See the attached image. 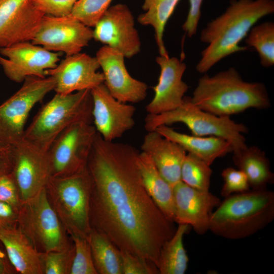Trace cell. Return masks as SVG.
Instances as JSON below:
<instances>
[{
	"label": "cell",
	"instance_id": "23",
	"mask_svg": "<svg viewBox=\"0 0 274 274\" xmlns=\"http://www.w3.org/2000/svg\"><path fill=\"white\" fill-rule=\"evenodd\" d=\"M154 130L210 166L217 158L232 152L231 144L222 138L188 135L178 132L168 125L159 126Z\"/></svg>",
	"mask_w": 274,
	"mask_h": 274
},
{
	"label": "cell",
	"instance_id": "25",
	"mask_svg": "<svg viewBox=\"0 0 274 274\" xmlns=\"http://www.w3.org/2000/svg\"><path fill=\"white\" fill-rule=\"evenodd\" d=\"M233 154L234 164L246 176L251 189H265L273 183L274 175L269 160L258 147L247 146Z\"/></svg>",
	"mask_w": 274,
	"mask_h": 274
},
{
	"label": "cell",
	"instance_id": "30",
	"mask_svg": "<svg viewBox=\"0 0 274 274\" xmlns=\"http://www.w3.org/2000/svg\"><path fill=\"white\" fill-rule=\"evenodd\" d=\"M212 170L210 165L190 154H186L181 169V181L190 187L209 191Z\"/></svg>",
	"mask_w": 274,
	"mask_h": 274
},
{
	"label": "cell",
	"instance_id": "20",
	"mask_svg": "<svg viewBox=\"0 0 274 274\" xmlns=\"http://www.w3.org/2000/svg\"><path fill=\"white\" fill-rule=\"evenodd\" d=\"M156 61L160 72L158 83L153 89L154 95L146 107L148 114H158L179 107L183 102L188 86L182 78L186 64L176 57L159 55Z\"/></svg>",
	"mask_w": 274,
	"mask_h": 274
},
{
	"label": "cell",
	"instance_id": "10",
	"mask_svg": "<svg viewBox=\"0 0 274 274\" xmlns=\"http://www.w3.org/2000/svg\"><path fill=\"white\" fill-rule=\"evenodd\" d=\"M96 133L91 123L83 121L64 129L47 151L51 177H66L85 168Z\"/></svg>",
	"mask_w": 274,
	"mask_h": 274
},
{
	"label": "cell",
	"instance_id": "12",
	"mask_svg": "<svg viewBox=\"0 0 274 274\" xmlns=\"http://www.w3.org/2000/svg\"><path fill=\"white\" fill-rule=\"evenodd\" d=\"M60 52L50 51L31 42H23L0 48V65L11 81L23 82L28 77L44 78L55 67Z\"/></svg>",
	"mask_w": 274,
	"mask_h": 274
},
{
	"label": "cell",
	"instance_id": "1",
	"mask_svg": "<svg viewBox=\"0 0 274 274\" xmlns=\"http://www.w3.org/2000/svg\"><path fill=\"white\" fill-rule=\"evenodd\" d=\"M139 153L133 146L107 141L97 132L87 164L90 225L120 250L158 267L160 250L176 228L144 185Z\"/></svg>",
	"mask_w": 274,
	"mask_h": 274
},
{
	"label": "cell",
	"instance_id": "34",
	"mask_svg": "<svg viewBox=\"0 0 274 274\" xmlns=\"http://www.w3.org/2000/svg\"><path fill=\"white\" fill-rule=\"evenodd\" d=\"M221 176L224 184L221 190V195L224 198L251 189L246 176L238 169L227 167L222 170Z\"/></svg>",
	"mask_w": 274,
	"mask_h": 274
},
{
	"label": "cell",
	"instance_id": "28",
	"mask_svg": "<svg viewBox=\"0 0 274 274\" xmlns=\"http://www.w3.org/2000/svg\"><path fill=\"white\" fill-rule=\"evenodd\" d=\"M87 239L97 274H122L120 250L106 236L91 228Z\"/></svg>",
	"mask_w": 274,
	"mask_h": 274
},
{
	"label": "cell",
	"instance_id": "26",
	"mask_svg": "<svg viewBox=\"0 0 274 274\" xmlns=\"http://www.w3.org/2000/svg\"><path fill=\"white\" fill-rule=\"evenodd\" d=\"M189 227L187 224H179L173 235L162 246L158 264L160 274H184L186 271L189 258L183 238Z\"/></svg>",
	"mask_w": 274,
	"mask_h": 274
},
{
	"label": "cell",
	"instance_id": "7",
	"mask_svg": "<svg viewBox=\"0 0 274 274\" xmlns=\"http://www.w3.org/2000/svg\"><path fill=\"white\" fill-rule=\"evenodd\" d=\"M175 123L186 125L193 135L215 136L226 140L231 144L233 153L247 147L243 135L248 131L246 125L235 122L229 116H218L201 110L192 102L190 97L184 96L182 105L174 110L158 114H148L144 127L150 131L159 126Z\"/></svg>",
	"mask_w": 274,
	"mask_h": 274
},
{
	"label": "cell",
	"instance_id": "40",
	"mask_svg": "<svg viewBox=\"0 0 274 274\" xmlns=\"http://www.w3.org/2000/svg\"><path fill=\"white\" fill-rule=\"evenodd\" d=\"M18 212L9 205L0 201V226L17 225Z\"/></svg>",
	"mask_w": 274,
	"mask_h": 274
},
{
	"label": "cell",
	"instance_id": "6",
	"mask_svg": "<svg viewBox=\"0 0 274 274\" xmlns=\"http://www.w3.org/2000/svg\"><path fill=\"white\" fill-rule=\"evenodd\" d=\"M91 186L87 166L71 176L50 177L47 183L48 199L70 236L88 239L91 231Z\"/></svg>",
	"mask_w": 274,
	"mask_h": 274
},
{
	"label": "cell",
	"instance_id": "3",
	"mask_svg": "<svg viewBox=\"0 0 274 274\" xmlns=\"http://www.w3.org/2000/svg\"><path fill=\"white\" fill-rule=\"evenodd\" d=\"M191 100L201 110L218 116L230 117L249 109L270 106L264 84L245 81L233 67L200 77Z\"/></svg>",
	"mask_w": 274,
	"mask_h": 274
},
{
	"label": "cell",
	"instance_id": "16",
	"mask_svg": "<svg viewBox=\"0 0 274 274\" xmlns=\"http://www.w3.org/2000/svg\"><path fill=\"white\" fill-rule=\"evenodd\" d=\"M12 174L22 202L34 197L51 177L47 152L22 140L16 146Z\"/></svg>",
	"mask_w": 274,
	"mask_h": 274
},
{
	"label": "cell",
	"instance_id": "9",
	"mask_svg": "<svg viewBox=\"0 0 274 274\" xmlns=\"http://www.w3.org/2000/svg\"><path fill=\"white\" fill-rule=\"evenodd\" d=\"M23 82L21 88L0 105V141L15 147L23 140L30 111L56 85L52 76H30Z\"/></svg>",
	"mask_w": 274,
	"mask_h": 274
},
{
	"label": "cell",
	"instance_id": "4",
	"mask_svg": "<svg viewBox=\"0 0 274 274\" xmlns=\"http://www.w3.org/2000/svg\"><path fill=\"white\" fill-rule=\"evenodd\" d=\"M274 219V193L266 188L250 189L226 197L212 213L209 230L232 240L251 236Z\"/></svg>",
	"mask_w": 274,
	"mask_h": 274
},
{
	"label": "cell",
	"instance_id": "22",
	"mask_svg": "<svg viewBox=\"0 0 274 274\" xmlns=\"http://www.w3.org/2000/svg\"><path fill=\"white\" fill-rule=\"evenodd\" d=\"M0 243L17 273L43 274L41 253L17 225L0 226Z\"/></svg>",
	"mask_w": 274,
	"mask_h": 274
},
{
	"label": "cell",
	"instance_id": "19",
	"mask_svg": "<svg viewBox=\"0 0 274 274\" xmlns=\"http://www.w3.org/2000/svg\"><path fill=\"white\" fill-rule=\"evenodd\" d=\"M102 70L104 84L116 99L126 103H137L147 96V85L132 77L124 62V55L105 45L96 54Z\"/></svg>",
	"mask_w": 274,
	"mask_h": 274
},
{
	"label": "cell",
	"instance_id": "37",
	"mask_svg": "<svg viewBox=\"0 0 274 274\" xmlns=\"http://www.w3.org/2000/svg\"><path fill=\"white\" fill-rule=\"evenodd\" d=\"M45 15L65 16L72 13L78 0H33Z\"/></svg>",
	"mask_w": 274,
	"mask_h": 274
},
{
	"label": "cell",
	"instance_id": "41",
	"mask_svg": "<svg viewBox=\"0 0 274 274\" xmlns=\"http://www.w3.org/2000/svg\"><path fill=\"white\" fill-rule=\"evenodd\" d=\"M16 271L11 263L6 252L0 246V274H12Z\"/></svg>",
	"mask_w": 274,
	"mask_h": 274
},
{
	"label": "cell",
	"instance_id": "8",
	"mask_svg": "<svg viewBox=\"0 0 274 274\" xmlns=\"http://www.w3.org/2000/svg\"><path fill=\"white\" fill-rule=\"evenodd\" d=\"M17 226L39 253L61 251L73 244L52 207L45 188L22 202Z\"/></svg>",
	"mask_w": 274,
	"mask_h": 274
},
{
	"label": "cell",
	"instance_id": "5",
	"mask_svg": "<svg viewBox=\"0 0 274 274\" xmlns=\"http://www.w3.org/2000/svg\"><path fill=\"white\" fill-rule=\"evenodd\" d=\"M92 105L90 90L66 95L56 93L25 129L23 140L47 152L56 138L71 125L83 121L92 123Z\"/></svg>",
	"mask_w": 274,
	"mask_h": 274
},
{
	"label": "cell",
	"instance_id": "27",
	"mask_svg": "<svg viewBox=\"0 0 274 274\" xmlns=\"http://www.w3.org/2000/svg\"><path fill=\"white\" fill-rule=\"evenodd\" d=\"M180 0H144L145 12L138 17L139 23L150 25L154 30L156 43L160 55L168 56L163 41L165 27Z\"/></svg>",
	"mask_w": 274,
	"mask_h": 274
},
{
	"label": "cell",
	"instance_id": "13",
	"mask_svg": "<svg viewBox=\"0 0 274 274\" xmlns=\"http://www.w3.org/2000/svg\"><path fill=\"white\" fill-rule=\"evenodd\" d=\"M134 17L127 5L110 7L94 26L93 39L131 58L141 51V42Z\"/></svg>",
	"mask_w": 274,
	"mask_h": 274
},
{
	"label": "cell",
	"instance_id": "38",
	"mask_svg": "<svg viewBox=\"0 0 274 274\" xmlns=\"http://www.w3.org/2000/svg\"><path fill=\"white\" fill-rule=\"evenodd\" d=\"M203 0H189V9L186 20L182 26L189 37L195 35L201 16V7Z\"/></svg>",
	"mask_w": 274,
	"mask_h": 274
},
{
	"label": "cell",
	"instance_id": "17",
	"mask_svg": "<svg viewBox=\"0 0 274 274\" xmlns=\"http://www.w3.org/2000/svg\"><path fill=\"white\" fill-rule=\"evenodd\" d=\"M174 222L191 226L199 235L209 230L210 220L220 199L209 191L199 190L180 181L173 187Z\"/></svg>",
	"mask_w": 274,
	"mask_h": 274
},
{
	"label": "cell",
	"instance_id": "24",
	"mask_svg": "<svg viewBox=\"0 0 274 274\" xmlns=\"http://www.w3.org/2000/svg\"><path fill=\"white\" fill-rule=\"evenodd\" d=\"M137 163L147 191L165 215L174 222L173 187L162 176L147 153H140Z\"/></svg>",
	"mask_w": 274,
	"mask_h": 274
},
{
	"label": "cell",
	"instance_id": "15",
	"mask_svg": "<svg viewBox=\"0 0 274 274\" xmlns=\"http://www.w3.org/2000/svg\"><path fill=\"white\" fill-rule=\"evenodd\" d=\"M44 15L33 0H0V48L31 42Z\"/></svg>",
	"mask_w": 274,
	"mask_h": 274
},
{
	"label": "cell",
	"instance_id": "36",
	"mask_svg": "<svg viewBox=\"0 0 274 274\" xmlns=\"http://www.w3.org/2000/svg\"><path fill=\"white\" fill-rule=\"evenodd\" d=\"M0 201L9 205L17 212L22 203L12 173L0 178Z\"/></svg>",
	"mask_w": 274,
	"mask_h": 274
},
{
	"label": "cell",
	"instance_id": "21",
	"mask_svg": "<svg viewBox=\"0 0 274 274\" xmlns=\"http://www.w3.org/2000/svg\"><path fill=\"white\" fill-rule=\"evenodd\" d=\"M141 146L164 179L173 187L181 181V169L186 151L156 130L147 131Z\"/></svg>",
	"mask_w": 274,
	"mask_h": 274
},
{
	"label": "cell",
	"instance_id": "39",
	"mask_svg": "<svg viewBox=\"0 0 274 274\" xmlns=\"http://www.w3.org/2000/svg\"><path fill=\"white\" fill-rule=\"evenodd\" d=\"M16 147L0 141V178L12 173Z\"/></svg>",
	"mask_w": 274,
	"mask_h": 274
},
{
	"label": "cell",
	"instance_id": "33",
	"mask_svg": "<svg viewBox=\"0 0 274 274\" xmlns=\"http://www.w3.org/2000/svg\"><path fill=\"white\" fill-rule=\"evenodd\" d=\"M71 237L74 244L75 252L70 274H97L88 239L77 236Z\"/></svg>",
	"mask_w": 274,
	"mask_h": 274
},
{
	"label": "cell",
	"instance_id": "32",
	"mask_svg": "<svg viewBox=\"0 0 274 274\" xmlns=\"http://www.w3.org/2000/svg\"><path fill=\"white\" fill-rule=\"evenodd\" d=\"M112 0H78L71 15L86 26L94 27Z\"/></svg>",
	"mask_w": 274,
	"mask_h": 274
},
{
	"label": "cell",
	"instance_id": "11",
	"mask_svg": "<svg viewBox=\"0 0 274 274\" xmlns=\"http://www.w3.org/2000/svg\"><path fill=\"white\" fill-rule=\"evenodd\" d=\"M93 39V30L71 14L60 17L45 15L31 42L69 56L80 53Z\"/></svg>",
	"mask_w": 274,
	"mask_h": 274
},
{
	"label": "cell",
	"instance_id": "2",
	"mask_svg": "<svg viewBox=\"0 0 274 274\" xmlns=\"http://www.w3.org/2000/svg\"><path fill=\"white\" fill-rule=\"evenodd\" d=\"M273 12V0H232L226 11L202 30L200 39L208 46L201 52L196 71L206 73L224 58L248 50L239 46L241 41L258 21Z\"/></svg>",
	"mask_w": 274,
	"mask_h": 274
},
{
	"label": "cell",
	"instance_id": "29",
	"mask_svg": "<svg viewBox=\"0 0 274 274\" xmlns=\"http://www.w3.org/2000/svg\"><path fill=\"white\" fill-rule=\"evenodd\" d=\"M245 40L248 47L258 52L261 65L269 67L274 64V23L265 22L254 25Z\"/></svg>",
	"mask_w": 274,
	"mask_h": 274
},
{
	"label": "cell",
	"instance_id": "18",
	"mask_svg": "<svg viewBox=\"0 0 274 274\" xmlns=\"http://www.w3.org/2000/svg\"><path fill=\"white\" fill-rule=\"evenodd\" d=\"M96 57L78 53L66 56L54 68L46 71V76L53 77L56 82L54 91L63 95L84 90H91L104 83Z\"/></svg>",
	"mask_w": 274,
	"mask_h": 274
},
{
	"label": "cell",
	"instance_id": "31",
	"mask_svg": "<svg viewBox=\"0 0 274 274\" xmlns=\"http://www.w3.org/2000/svg\"><path fill=\"white\" fill-rule=\"evenodd\" d=\"M75 252L73 243L61 251L41 253L43 274H70Z\"/></svg>",
	"mask_w": 274,
	"mask_h": 274
},
{
	"label": "cell",
	"instance_id": "14",
	"mask_svg": "<svg viewBox=\"0 0 274 274\" xmlns=\"http://www.w3.org/2000/svg\"><path fill=\"white\" fill-rule=\"evenodd\" d=\"M92 119L96 131L107 141L121 138L135 124V107L115 98L104 83L90 90Z\"/></svg>",
	"mask_w": 274,
	"mask_h": 274
},
{
	"label": "cell",
	"instance_id": "35",
	"mask_svg": "<svg viewBox=\"0 0 274 274\" xmlns=\"http://www.w3.org/2000/svg\"><path fill=\"white\" fill-rule=\"evenodd\" d=\"M122 274H158L154 263L127 251L120 250Z\"/></svg>",
	"mask_w": 274,
	"mask_h": 274
}]
</instances>
